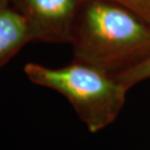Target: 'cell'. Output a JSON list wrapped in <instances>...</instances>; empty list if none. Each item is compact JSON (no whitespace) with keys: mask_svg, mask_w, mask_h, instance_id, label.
<instances>
[{"mask_svg":"<svg viewBox=\"0 0 150 150\" xmlns=\"http://www.w3.org/2000/svg\"><path fill=\"white\" fill-rule=\"evenodd\" d=\"M31 41L69 43L81 0H11Z\"/></svg>","mask_w":150,"mask_h":150,"instance_id":"cell-3","label":"cell"},{"mask_svg":"<svg viewBox=\"0 0 150 150\" xmlns=\"http://www.w3.org/2000/svg\"><path fill=\"white\" fill-rule=\"evenodd\" d=\"M116 78L122 83V86L127 90L131 89L139 82L150 79V57L144 62L134 67L132 69H129L120 75L116 76Z\"/></svg>","mask_w":150,"mask_h":150,"instance_id":"cell-5","label":"cell"},{"mask_svg":"<svg viewBox=\"0 0 150 150\" xmlns=\"http://www.w3.org/2000/svg\"><path fill=\"white\" fill-rule=\"evenodd\" d=\"M23 71L32 83L62 95L92 134L111 125L126 101L128 90L115 76L78 60L61 68L29 62Z\"/></svg>","mask_w":150,"mask_h":150,"instance_id":"cell-2","label":"cell"},{"mask_svg":"<svg viewBox=\"0 0 150 150\" xmlns=\"http://www.w3.org/2000/svg\"><path fill=\"white\" fill-rule=\"evenodd\" d=\"M10 4L11 0H0V10L6 8V7H8V6H10Z\"/></svg>","mask_w":150,"mask_h":150,"instance_id":"cell-7","label":"cell"},{"mask_svg":"<svg viewBox=\"0 0 150 150\" xmlns=\"http://www.w3.org/2000/svg\"><path fill=\"white\" fill-rule=\"evenodd\" d=\"M134 11L150 23V0H111Z\"/></svg>","mask_w":150,"mask_h":150,"instance_id":"cell-6","label":"cell"},{"mask_svg":"<svg viewBox=\"0 0 150 150\" xmlns=\"http://www.w3.org/2000/svg\"><path fill=\"white\" fill-rule=\"evenodd\" d=\"M69 43L75 60L116 77L150 57V23L111 0H81Z\"/></svg>","mask_w":150,"mask_h":150,"instance_id":"cell-1","label":"cell"},{"mask_svg":"<svg viewBox=\"0 0 150 150\" xmlns=\"http://www.w3.org/2000/svg\"><path fill=\"white\" fill-rule=\"evenodd\" d=\"M31 41L28 27L20 13L11 6L0 10V69L22 47Z\"/></svg>","mask_w":150,"mask_h":150,"instance_id":"cell-4","label":"cell"}]
</instances>
